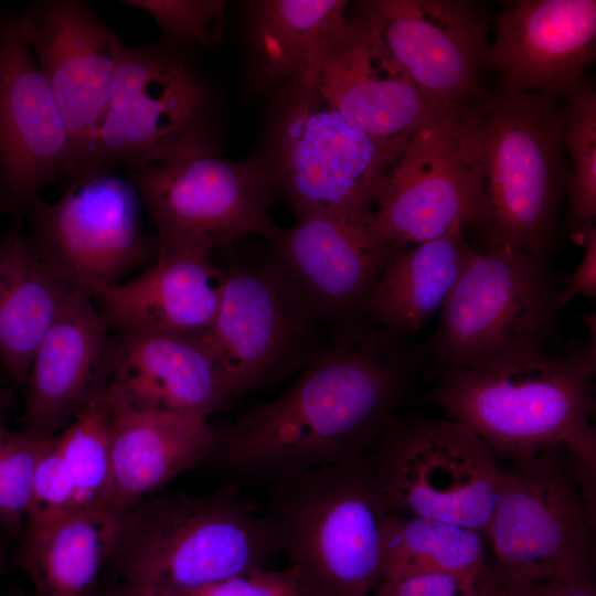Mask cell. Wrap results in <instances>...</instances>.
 Returning <instances> with one entry per match:
<instances>
[{
  "mask_svg": "<svg viewBox=\"0 0 596 596\" xmlns=\"http://www.w3.org/2000/svg\"><path fill=\"white\" fill-rule=\"evenodd\" d=\"M384 329L343 326L276 398L216 428L211 458L278 481L368 450L404 404L425 352Z\"/></svg>",
  "mask_w": 596,
  "mask_h": 596,
  "instance_id": "obj_1",
  "label": "cell"
},
{
  "mask_svg": "<svg viewBox=\"0 0 596 596\" xmlns=\"http://www.w3.org/2000/svg\"><path fill=\"white\" fill-rule=\"evenodd\" d=\"M595 331L563 354L486 369H441L428 398L508 464L564 447L595 491Z\"/></svg>",
  "mask_w": 596,
  "mask_h": 596,
  "instance_id": "obj_2",
  "label": "cell"
},
{
  "mask_svg": "<svg viewBox=\"0 0 596 596\" xmlns=\"http://www.w3.org/2000/svg\"><path fill=\"white\" fill-rule=\"evenodd\" d=\"M455 119L482 188L476 226L487 247L547 256L570 182L563 106L545 93L500 91L457 107Z\"/></svg>",
  "mask_w": 596,
  "mask_h": 596,
  "instance_id": "obj_3",
  "label": "cell"
},
{
  "mask_svg": "<svg viewBox=\"0 0 596 596\" xmlns=\"http://www.w3.org/2000/svg\"><path fill=\"white\" fill-rule=\"evenodd\" d=\"M276 553L264 510L228 485L143 499L123 512L107 567L119 584L173 594L265 567Z\"/></svg>",
  "mask_w": 596,
  "mask_h": 596,
  "instance_id": "obj_4",
  "label": "cell"
},
{
  "mask_svg": "<svg viewBox=\"0 0 596 596\" xmlns=\"http://www.w3.org/2000/svg\"><path fill=\"white\" fill-rule=\"evenodd\" d=\"M408 138L363 130L324 99L304 68L272 92L255 156L299 219L368 217Z\"/></svg>",
  "mask_w": 596,
  "mask_h": 596,
  "instance_id": "obj_5",
  "label": "cell"
},
{
  "mask_svg": "<svg viewBox=\"0 0 596 596\" xmlns=\"http://www.w3.org/2000/svg\"><path fill=\"white\" fill-rule=\"evenodd\" d=\"M217 139L216 100L190 52L162 38L126 46L105 111L63 180L220 151Z\"/></svg>",
  "mask_w": 596,
  "mask_h": 596,
  "instance_id": "obj_6",
  "label": "cell"
},
{
  "mask_svg": "<svg viewBox=\"0 0 596 596\" xmlns=\"http://www.w3.org/2000/svg\"><path fill=\"white\" fill-rule=\"evenodd\" d=\"M279 552L327 596H370L391 513L368 453L275 481L263 509Z\"/></svg>",
  "mask_w": 596,
  "mask_h": 596,
  "instance_id": "obj_7",
  "label": "cell"
},
{
  "mask_svg": "<svg viewBox=\"0 0 596 596\" xmlns=\"http://www.w3.org/2000/svg\"><path fill=\"white\" fill-rule=\"evenodd\" d=\"M547 256L473 252L425 347L441 369H486L544 353L560 312Z\"/></svg>",
  "mask_w": 596,
  "mask_h": 596,
  "instance_id": "obj_8",
  "label": "cell"
},
{
  "mask_svg": "<svg viewBox=\"0 0 596 596\" xmlns=\"http://www.w3.org/2000/svg\"><path fill=\"white\" fill-rule=\"evenodd\" d=\"M595 493L564 447L508 464L486 534L493 565L536 584L592 576Z\"/></svg>",
  "mask_w": 596,
  "mask_h": 596,
  "instance_id": "obj_9",
  "label": "cell"
},
{
  "mask_svg": "<svg viewBox=\"0 0 596 596\" xmlns=\"http://www.w3.org/2000/svg\"><path fill=\"white\" fill-rule=\"evenodd\" d=\"M368 453L391 513L460 525L486 538L502 467L465 423L396 416Z\"/></svg>",
  "mask_w": 596,
  "mask_h": 596,
  "instance_id": "obj_10",
  "label": "cell"
},
{
  "mask_svg": "<svg viewBox=\"0 0 596 596\" xmlns=\"http://www.w3.org/2000/svg\"><path fill=\"white\" fill-rule=\"evenodd\" d=\"M156 227L155 255L180 249L212 253L275 225L277 198L265 168L252 156L234 161L220 151L157 161L127 172Z\"/></svg>",
  "mask_w": 596,
  "mask_h": 596,
  "instance_id": "obj_11",
  "label": "cell"
},
{
  "mask_svg": "<svg viewBox=\"0 0 596 596\" xmlns=\"http://www.w3.org/2000/svg\"><path fill=\"white\" fill-rule=\"evenodd\" d=\"M223 272L219 309L200 340L235 398L284 382L326 348L320 322L270 257Z\"/></svg>",
  "mask_w": 596,
  "mask_h": 596,
  "instance_id": "obj_12",
  "label": "cell"
},
{
  "mask_svg": "<svg viewBox=\"0 0 596 596\" xmlns=\"http://www.w3.org/2000/svg\"><path fill=\"white\" fill-rule=\"evenodd\" d=\"M140 195L113 172L67 187L55 202L30 207L31 244L73 290L95 299L155 252L143 232Z\"/></svg>",
  "mask_w": 596,
  "mask_h": 596,
  "instance_id": "obj_13",
  "label": "cell"
},
{
  "mask_svg": "<svg viewBox=\"0 0 596 596\" xmlns=\"http://www.w3.org/2000/svg\"><path fill=\"white\" fill-rule=\"evenodd\" d=\"M419 91L445 109L481 99L488 15L470 0H366L356 12Z\"/></svg>",
  "mask_w": 596,
  "mask_h": 596,
  "instance_id": "obj_14",
  "label": "cell"
},
{
  "mask_svg": "<svg viewBox=\"0 0 596 596\" xmlns=\"http://www.w3.org/2000/svg\"><path fill=\"white\" fill-rule=\"evenodd\" d=\"M455 109L408 138L377 190L373 223L403 248L476 225L481 216L482 188L461 146Z\"/></svg>",
  "mask_w": 596,
  "mask_h": 596,
  "instance_id": "obj_15",
  "label": "cell"
},
{
  "mask_svg": "<svg viewBox=\"0 0 596 596\" xmlns=\"http://www.w3.org/2000/svg\"><path fill=\"white\" fill-rule=\"evenodd\" d=\"M284 272L319 322L359 321L380 276L403 252L368 217L310 216L264 236Z\"/></svg>",
  "mask_w": 596,
  "mask_h": 596,
  "instance_id": "obj_16",
  "label": "cell"
},
{
  "mask_svg": "<svg viewBox=\"0 0 596 596\" xmlns=\"http://www.w3.org/2000/svg\"><path fill=\"white\" fill-rule=\"evenodd\" d=\"M13 17L65 119L66 171L105 111L125 42L86 1H34Z\"/></svg>",
  "mask_w": 596,
  "mask_h": 596,
  "instance_id": "obj_17",
  "label": "cell"
},
{
  "mask_svg": "<svg viewBox=\"0 0 596 596\" xmlns=\"http://www.w3.org/2000/svg\"><path fill=\"white\" fill-rule=\"evenodd\" d=\"M324 99L363 130L407 138L447 116L358 14L328 34L305 67Z\"/></svg>",
  "mask_w": 596,
  "mask_h": 596,
  "instance_id": "obj_18",
  "label": "cell"
},
{
  "mask_svg": "<svg viewBox=\"0 0 596 596\" xmlns=\"http://www.w3.org/2000/svg\"><path fill=\"white\" fill-rule=\"evenodd\" d=\"M71 138L63 114L20 34L0 12V204L28 213L43 188L63 175Z\"/></svg>",
  "mask_w": 596,
  "mask_h": 596,
  "instance_id": "obj_19",
  "label": "cell"
},
{
  "mask_svg": "<svg viewBox=\"0 0 596 596\" xmlns=\"http://www.w3.org/2000/svg\"><path fill=\"white\" fill-rule=\"evenodd\" d=\"M596 51L595 0H518L497 15L488 65L508 93L566 97Z\"/></svg>",
  "mask_w": 596,
  "mask_h": 596,
  "instance_id": "obj_20",
  "label": "cell"
},
{
  "mask_svg": "<svg viewBox=\"0 0 596 596\" xmlns=\"http://www.w3.org/2000/svg\"><path fill=\"white\" fill-rule=\"evenodd\" d=\"M115 332L105 386L115 406L207 418L235 400L200 337Z\"/></svg>",
  "mask_w": 596,
  "mask_h": 596,
  "instance_id": "obj_21",
  "label": "cell"
},
{
  "mask_svg": "<svg viewBox=\"0 0 596 596\" xmlns=\"http://www.w3.org/2000/svg\"><path fill=\"white\" fill-rule=\"evenodd\" d=\"M93 300L72 291L38 347L23 390L22 430L55 437L106 386L113 343Z\"/></svg>",
  "mask_w": 596,
  "mask_h": 596,
  "instance_id": "obj_22",
  "label": "cell"
},
{
  "mask_svg": "<svg viewBox=\"0 0 596 596\" xmlns=\"http://www.w3.org/2000/svg\"><path fill=\"white\" fill-rule=\"evenodd\" d=\"M223 277L210 252L180 249L156 256L146 270L95 300L109 330L201 337L219 309Z\"/></svg>",
  "mask_w": 596,
  "mask_h": 596,
  "instance_id": "obj_23",
  "label": "cell"
},
{
  "mask_svg": "<svg viewBox=\"0 0 596 596\" xmlns=\"http://www.w3.org/2000/svg\"><path fill=\"white\" fill-rule=\"evenodd\" d=\"M113 407L110 507L117 512L213 454L216 428L207 418Z\"/></svg>",
  "mask_w": 596,
  "mask_h": 596,
  "instance_id": "obj_24",
  "label": "cell"
},
{
  "mask_svg": "<svg viewBox=\"0 0 596 596\" xmlns=\"http://www.w3.org/2000/svg\"><path fill=\"white\" fill-rule=\"evenodd\" d=\"M72 291L28 235L11 231L0 238V368L22 390L38 347Z\"/></svg>",
  "mask_w": 596,
  "mask_h": 596,
  "instance_id": "obj_25",
  "label": "cell"
},
{
  "mask_svg": "<svg viewBox=\"0 0 596 596\" xmlns=\"http://www.w3.org/2000/svg\"><path fill=\"white\" fill-rule=\"evenodd\" d=\"M455 227L398 255L371 290L363 313L405 338L440 310L475 252Z\"/></svg>",
  "mask_w": 596,
  "mask_h": 596,
  "instance_id": "obj_26",
  "label": "cell"
},
{
  "mask_svg": "<svg viewBox=\"0 0 596 596\" xmlns=\"http://www.w3.org/2000/svg\"><path fill=\"white\" fill-rule=\"evenodd\" d=\"M123 512L77 510L20 541L15 564L31 596H91L111 556Z\"/></svg>",
  "mask_w": 596,
  "mask_h": 596,
  "instance_id": "obj_27",
  "label": "cell"
},
{
  "mask_svg": "<svg viewBox=\"0 0 596 596\" xmlns=\"http://www.w3.org/2000/svg\"><path fill=\"white\" fill-rule=\"evenodd\" d=\"M343 0L246 2V47L257 89L272 93L302 71L323 39L347 18Z\"/></svg>",
  "mask_w": 596,
  "mask_h": 596,
  "instance_id": "obj_28",
  "label": "cell"
},
{
  "mask_svg": "<svg viewBox=\"0 0 596 596\" xmlns=\"http://www.w3.org/2000/svg\"><path fill=\"white\" fill-rule=\"evenodd\" d=\"M483 536L453 523L390 513L381 533L383 578L444 573L476 582L488 562Z\"/></svg>",
  "mask_w": 596,
  "mask_h": 596,
  "instance_id": "obj_29",
  "label": "cell"
},
{
  "mask_svg": "<svg viewBox=\"0 0 596 596\" xmlns=\"http://www.w3.org/2000/svg\"><path fill=\"white\" fill-rule=\"evenodd\" d=\"M113 418L114 407L104 387L54 437L73 480L78 510H113Z\"/></svg>",
  "mask_w": 596,
  "mask_h": 596,
  "instance_id": "obj_30",
  "label": "cell"
},
{
  "mask_svg": "<svg viewBox=\"0 0 596 596\" xmlns=\"http://www.w3.org/2000/svg\"><path fill=\"white\" fill-rule=\"evenodd\" d=\"M565 98L564 146L572 160L567 226L582 242L596 215V93L584 82Z\"/></svg>",
  "mask_w": 596,
  "mask_h": 596,
  "instance_id": "obj_31",
  "label": "cell"
},
{
  "mask_svg": "<svg viewBox=\"0 0 596 596\" xmlns=\"http://www.w3.org/2000/svg\"><path fill=\"white\" fill-rule=\"evenodd\" d=\"M50 438L0 425V528L21 540L38 460Z\"/></svg>",
  "mask_w": 596,
  "mask_h": 596,
  "instance_id": "obj_32",
  "label": "cell"
},
{
  "mask_svg": "<svg viewBox=\"0 0 596 596\" xmlns=\"http://www.w3.org/2000/svg\"><path fill=\"white\" fill-rule=\"evenodd\" d=\"M120 3L147 12L162 39L190 52L215 50L223 40L226 2L222 0H126Z\"/></svg>",
  "mask_w": 596,
  "mask_h": 596,
  "instance_id": "obj_33",
  "label": "cell"
},
{
  "mask_svg": "<svg viewBox=\"0 0 596 596\" xmlns=\"http://www.w3.org/2000/svg\"><path fill=\"white\" fill-rule=\"evenodd\" d=\"M77 510L73 480L52 437L34 470L21 540L39 534Z\"/></svg>",
  "mask_w": 596,
  "mask_h": 596,
  "instance_id": "obj_34",
  "label": "cell"
},
{
  "mask_svg": "<svg viewBox=\"0 0 596 596\" xmlns=\"http://www.w3.org/2000/svg\"><path fill=\"white\" fill-rule=\"evenodd\" d=\"M301 583L298 572L258 567L183 593H156L116 583L98 596H292Z\"/></svg>",
  "mask_w": 596,
  "mask_h": 596,
  "instance_id": "obj_35",
  "label": "cell"
},
{
  "mask_svg": "<svg viewBox=\"0 0 596 596\" xmlns=\"http://www.w3.org/2000/svg\"><path fill=\"white\" fill-rule=\"evenodd\" d=\"M370 596H477V581L444 573L383 578Z\"/></svg>",
  "mask_w": 596,
  "mask_h": 596,
  "instance_id": "obj_36",
  "label": "cell"
},
{
  "mask_svg": "<svg viewBox=\"0 0 596 596\" xmlns=\"http://www.w3.org/2000/svg\"><path fill=\"white\" fill-rule=\"evenodd\" d=\"M582 243L585 252L574 272L558 283L564 287L558 289L560 306L563 308L576 296L595 298L596 296V228L592 227L584 235Z\"/></svg>",
  "mask_w": 596,
  "mask_h": 596,
  "instance_id": "obj_37",
  "label": "cell"
},
{
  "mask_svg": "<svg viewBox=\"0 0 596 596\" xmlns=\"http://www.w3.org/2000/svg\"><path fill=\"white\" fill-rule=\"evenodd\" d=\"M477 596H543L539 584L512 576L492 563L477 579Z\"/></svg>",
  "mask_w": 596,
  "mask_h": 596,
  "instance_id": "obj_38",
  "label": "cell"
},
{
  "mask_svg": "<svg viewBox=\"0 0 596 596\" xmlns=\"http://www.w3.org/2000/svg\"><path fill=\"white\" fill-rule=\"evenodd\" d=\"M543 596H596L592 576L567 582L540 584Z\"/></svg>",
  "mask_w": 596,
  "mask_h": 596,
  "instance_id": "obj_39",
  "label": "cell"
},
{
  "mask_svg": "<svg viewBox=\"0 0 596 596\" xmlns=\"http://www.w3.org/2000/svg\"><path fill=\"white\" fill-rule=\"evenodd\" d=\"M292 596H327L301 581Z\"/></svg>",
  "mask_w": 596,
  "mask_h": 596,
  "instance_id": "obj_40",
  "label": "cell"
},
{
  "mask_svg": "<svg viewBox=\"0 0 596 596\" xmlns=\"http://www.w3.org/2000/svg\"><path fill=\"white\" fill-rule=\"evenodd\" d=\"M7 566V551L2 542L0 541V577L2 576Z\"/></svg>",
  "mask_w": 596,
  "mask_h": 596,
  "instance_id": "obj_41",
  "label": "cell"
},
{
  "mask_svg": "<svg viewBox=\"0 0 596 596\" xmlns=\"http://www.w3.org/2000/svg\"><path fill=\"white\" fill-rule=\"evenodd\" d=\"M10 596H31V595H26L22 592H12Z\"/></svg>",
  "mask_w": 596,
  "mask_h": 596,
  "instance_id": "obj_42",
  "label": "cell"
}]
</instances>
